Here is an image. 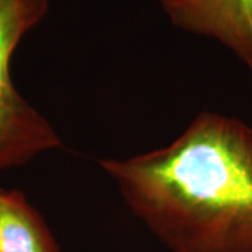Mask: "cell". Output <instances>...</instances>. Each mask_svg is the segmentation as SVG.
Here are the masks:
<instances>
[{"label":"cell","instance_id":"1","mask_svg":"<svg viewBox=\"0 0 252 252\" xmlns=\"http://www.w3.org/2000/svg\"><path fill=\"white\" fill-rule=\"evenodd\" d=\"M129 209L174 252H252V127L200 112L171 143L101 160Z\"/></svg>","mask_w":252,"mask_h":252},{"label":"cell","instance_id":"2","mask_svg":"<svg viewBox=\"0 0 252 252\" xmlns=\"http://www.w3.org/2000/svg\"><path fill=\"white\" fill-rule=\"evenodd\" d=\"M48 11L49 0H0V171L62 146L52 125L21 97L10 74L20 41Z\"/></svg>","mask_w":252,"mask_h":252},{"label":"cell","instance_id":"3","mask_svg":"<svg viewBox=\"0 0 252 252\" xmlns=\"http://www.w3.org/2000/svg\"><path fill=\"white\" fill-rule=\"evenodd\" d=\"M161 6L175 27L216 39L252 70V0H167Z\"/></svg>","mask_w":252,"mask_h":252},{"label":"cell","instance_id":"4","mask_svg":"<svg viewBox=\"0 0 252 252\" xmlns=\"http://www.w3.org/2000/svg\"><path fill=\"white\" fill-rule=\"evenodd\" d=\"M0 252H61L44 219L18 190L0 189Z\"/></svg>","mask_w":252,"mask_h":252},{"label":"cell","instance_id":"5","mask_svg":"<svg viewBox=\"0 0 252 252\" xmlns=\"http://www.w3.org/2000/svg\"><path fill=\"white\" fill-rule=\"evenodd\" d=\"M157 1H160V3L162 4V3H164V1H167V0H157Z\"/></svg>","mask_w":252,"mask_h":252}]
</instances>
